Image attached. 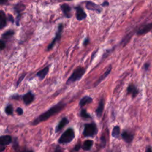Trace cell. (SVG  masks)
<instances>
[{"label": "cell", "mask_w": 152, "mask_h": 152, "mask_svg": "<svg viewBox=\"0 0 152 152\" xmlns=\"http://www.w3.org/2000/svg\"><path fill=\"white\" fill-rule=\"evenodd\" d=\"M12 141V138L9 135H2L0 137V146H5L10 144Z\"/></svg>", "instance_id": "4fadbf2b"}, {"label": "cell", "mask_w": 152, "mask_h": 152, "mask_svg": "<svg viewBox=\"0 0 152 152\" xmlns=\"http://www.w3.org/2000/svg\"><path fill=\"white\" fill-rule=\"evenodd\" d=\"M8 20L10 22H11L12 23H14V21H15L14 20V18L13 16H12L11 14H10L8 15Z\"/></svg>", "instance_id": "f546056e"}, {"label": "cell", "mask_w": 152, "mask_h": 152, "mask_svg": "<svg viewBox=\"0 0 152 152\" xmlns=\"http://www.w3.org/2000/svg\"><path fill=\"white\" fill-rule=\"evenodd\" d=\"M61 8L65 17L69 18L71 17V8L68 4H63L62 5H61Z\"/></svg>", "instance_id": "7c38bea8"}, {"label": "cell", "mask_w": 152, "mask_h": 152, "mask_svg": "<svg viewBox=\"0 0 152 152\" xmlns=\"http://www.w3.org/2000/svg\"><path fill=\"white\" fill-rule=\"evenodd\" d=\"M15 111L18 115H21L23 113V110L21 107H17Z\"/></svg>", "instance_id": "f1b7e54d"}, {"label": "cell", "mask_w": 152, "mask_h": 152, "mask_svg": "<svg viewBox=\"0 0 152 152\" xmlns=\"http://www.w3.org/2000/svg\"><path fill=\"white\" fill-rule=\"evenodd\" d=\"M34 99V94L31 92L28 91L23 96V100L25 104L28 105L31 103Z\"/></svg>", "instance_id": "ba28073f"}, {"label": "cell", "mask_w": 152, "mask_h": 152, "mask_svg": "<svg viewBox=\"0 0 152 152\" xmlns=\"http://www.w3.org/2000/svg\"><path fill=\"white\" fill-rule=\"evenodd\" d=\"M49 70V66H46V67H45L43 69H41L40 71H39L37 74H36V76L40 80H42L45 78V77H46V75L48 74V72Z\"/></svg>", "instance_id": "2e32d148"}, {"label": "cell", "mask_w": 152, "mask_h": 152, "mask_svg": "<svg viewBox=\"0 0 152 152\" xmlns=\"http://www.w3.org/2000/svg\"><path fill=\"white\" fill-rule=\"evenodd\" d=\"M5 43L3 40H0V49L1 50H2L5 48Z\"/></svg>", "instance_id": "83f0119b"}, {"label": "cell", "mask_w": 152, "mask_h": 152, "mask_svg": "<svg viewBox=\"0 0 152 152\" xmlns=\"http://www.w3.org/2000/svg\"><path fill=\"white\" fill-rule=\"evenodd\" d=\"M65 1H73V0H65Z\"/></svg>", "instance_id": "8d00e7d4"}, {"label": "cell", "mask_w": 152, "mask_h": 152, "mask_svg": "<svg viewBox=\"0 0 152 152\" xmlns=\"http://www.w3.org/2000/svg\"><path fill=\"white\" fill-rule=\"evenodd\" d=\"M26 8V6L23 3H17L14 7L15 11L17 13V15H21L22 11H23Z\"/></svg>", "instance_id": "44dd1931"}, {"label": "cell", "mask_w": 152, "mask_h": 152, "mask_svg": "<svg viewBox=\"0 0 152 152\" xmlns=\"http://www.w3.org/2000/svg\"><path fill=\"white\" fill-rule=\"evenodd\" d=\"M85 4H86V8L88 10L96 11L97 13H99V14L102 11V7H100V6L94 3L92 1H86Z\"/></svg>", "instance_id": "8992f818"}, {"label": "cell", "mask_w": 152, "mask_h": 152, "mask_svg": "<svg viewBox=\"0 0 152 152\" xmlns=\"http://www.w3.org/2000/svg\"><path fill=\"white\" fill-rule=\"evenodd\" d=\"M66 103L63 102H60L49 108L46 112L42 113L38 117H37L31 123L33 125H36L42 122H44L48 119L51 116L58 113L65 107Z\"/></svg>", "instance_id": "6da1fadb"}, {"label": "cell", "mask_w": 152, "mask_h": 152, "mask_svg": "<svg viewBox=\"0 0 152 152\" xmlns=\"http://www.w3.org/2000/svg\"><path fill=\"white\" fill-rule=\"evenodd\" d=\"M126 91H127V94H131V96H132L133 98L135 97L138 95V93H139L138 89V88H137V87H136L134 84H129V85L128 86Z\"/></svg>", "instance_id": "30bf717a"}, {"label": "cell", "mask_w": 152, "mask_h": 152, "mask_svg": "<svg viewBox=\"0 0 152 152\" xmlns=\"http://www.w3.org/2000/svg\"><path fill=\"white\" fill-rule=\"evenodd\" d=\"M92 101H93V99L91 97H90L88 96H86L83 97L82 99H81V100H80L79 106L80 107H83L86 104L91 103Z\"/></svg>", "instance_id": "d6986e66"}, {"label": "cell", "mask_w": 152, "mask_h": 152, "mask_svg": "<svg viewBox=\"0 0 152 152\" xmlns=\"http://www.w3.org/2000/svg\"><path fill=\"white\" fill-rule=\"evenodd\" d=\"M25 75H26V74H23L19 77V78L18 79V81H17V84H16V88L18 87V86H19V84L21 83L22 80H23L24 79V78L25 77Z\"/></svg>", "instance_id": "4316f807"}, {"label": "cell", "mask_w": 152, "mask_h": 152, "mask_svg": "<svg viewBox=\"0 0 152 152\" xmlns=\"http://www.w3.org/2000/svg\"><path fill=\"white\" fill-rule=\"evenodd\" d=\"M149 66H150V64L149 63H145L144 64V69H145V70L147 71L148 69Z\"/></svg>", "instance_id": "836d02e7"}, {"label": "cell", "mask_w": 152, "mask_h": 152, "mask_svg": "<svg viewBox=\"0 0 152 152\" xmlns=\"http://www.w3.org/2000/svg\"><path fill=\"white\" fill-rule=\"evenodd\" d=\"M97 133V127L96 123L92 122L84 125L83 134L84 137H93Z\"/></svg>", "instance_id": "277c9868"}, {"label": "cell", "mask_w": 152, "mask_h": 152, "mask_svg": "<svg viewBox=\"0 0 152 152\" xmlns=\"http://www.w3.org/2000/svg\"><path fill=\"white\" fill-rule=\"evenodd\" d=\"M89 42H90V40H89V39H88V38H86V39H85V40L84 41V46H87L88 43H89Z\"/></svg>", "instance_id": "1f68e13d"}, {"label": "cell", "mask_w": 152, "mask_h": 152, "mask_svg": "<svg viewBox=\"0 0 152 152\" xmlns=\"http://www.w3.org/2000/svg\"><path fill=\"white\" fill-rule=\"evenodd\" d=\"M75 138V132L72 128H69L65 130L61 135L58 140L59 144H68L71 142Z\"/></svg>", "instance_id": "3957f363"}, {"label": "cell", "mask_w": 152, "mask_h": 152, "mask_svg": "<svg viewBox=\"0 0 152 152\" xmlns=\"http://www.w3.org/2000/svg\"><path fill=\"white\" fill-rule=\"evenodd\" d=\"M111 69H112V67H111V66L110 65V66L108 67L107 69L104 72V73H103L101 76H100L99 78L97 80V81L96 82V83H95V84H94V86H95V87H96L97 86H98V84H99L100 83H101L103 80H104V79L107 77V76L110 74V71H111Z\"/></svg>", "instance_id": "e0dca14e"}, {"label": "cell", "mask_w": 152, "mask_h": 152, "mask_svg": "<svg viewBox=\"0 0 152 152\" xmlns=\"http://www.w3.org/2000/svg\"><path fill=\"white\" fill-rule=\"evenodd\" d=\"M14 34V30H8L6 31L5 32H4L2 34V38H3L4 39H8L10 37H12Z\"/></svg>", "instance_id": "603a6c76"}, {"label": "cell", "mask_w": 152, "mask_h": 152, "mask_svg": "<svg viewBox=\"0 0 152 152\" xmlns=\"http://www.w3.org/2000/svg\"><path fill=\"white\" fill-rule=\"evenodd\" d=\"M76 10V18L78 21H81L87 17V14L84 12L83 8L80 6H77L75 7Z\"/></svg>", "instance_id": "52a82bcc"}, {"label": "cell", "mask_w": 152, "mask_h": 152, "mask_svg": "<svg viewBox=\"0 0 152 152\" xmlns=\"http://www.w3.org/2000/svg\"><path fill=\"white\" fill-rule=\"evenodd\" d=\"M104 100L103 98H102L99 102L98 107H97V109L95 110L96 114L98 118H100L102 115V113H103V111L104 109Z\"/></svg>", "instance_id": "5bb4252c"}, {"label": "cell", "mask_w": 152, "mask_h": 152, "mask_svg": "<svg viewBox=\"0 0 152 152\" xmlns=\"http://www.w3.org/2000/svg\"><path fill=\"white\" fill-rule=\"evenodd\" d=\"M8 0H0V4H1V5L5 4L8 2Z\"/></svg>", "instance_id": "e575fe53"}, {"label": "cell", "mask_w": 152, "mask_h": 152, "mask_svg": "<svg viewBox=\"0 0 152 152\" xmlns=\"http://www.w3.org/2000/svg\"><path fill=\"white\" fill-rule=\"evenodd\" d=\"M86 72V68L84 67H82L81 66H78L71 74L70 77L67 80L66 84H69L71 83H73L75 81H78L81 78L83 75Z\"/></svg>", "instance_id": "7a4b0ae2"}, {"label": "cell", "mask_w": 152, "mask_h": 152, "mask_svg": "<svg viewBox=\"0 0 152 152\" xmlns=\"http://www.w3.org/2000/svg\"><path fill=\"white\" fill-rule=\"evenodd\" d=\"M80 116L81 118L84 119H87V118H91V116L87 113V110L85 109H81L80 112Z\"/></svg>", "instance_id": "d4e9b609"}, {"label": "cell", "mask_w": 152, "mask_h": 152, "mask_svg": "<svg viewBox=\"0 0 152 152\" xmlns=\"http://www.w3.org/2000/svg\"><path fill=\"white\" fill-rule=\"evenodd\" d=\"M145 151H147V152H152V147H148L146 148Z\"/></svg>", "instance_id": "d590c367"}, {"label": "cell", "mask_w": 152, "mask_h": 152, "mask_svg": "<svg viewBox=\"0 0 152 152\" xmlns=\"http://www.w3.org/2000/svg\"><path fill=\"white\" fill-rule=\"evenodd\" d=\"M121 136L122 139L126 143H131L134 139V134L126 130H124L122 132Z\"/></svg>", "instance_id": "9c48e42d"}, {"label": "cell", "mask_w": 152, "mask_h": 152, "mask_svg": "<svg viewBox=\"0 0 152 152\" xmlns=\"http://www.w3.org/2000/svg\"><path fill=\"white\" fill-rule=\"evenodd\" d=\"M81 147H82V145H81V144L78 143V144H77V145H75L73 150H74V151H78Z\"/></svg>", "instance_id": "4dcf8cb0"}, {"label": "cell", "mask_w": 152, "mask_h": 152, "mask_svg": "<svg viewBox=\"0 0 152 152\" xmlns=\"http://www.w3.org/2000/svg\"><path fill=\"white\" fill-rule=\"evenodd\" d=\"M109 5V3L107 2V1H104L102 4L101 5L103 6V7H106V6H108Z\"/></svg>", "instance_id": "d6a6232c"}, {"label": "cell", "mask_w": 152, "mask_h": 152, "mask_svg": "<svg viewBox=\"0 0 152 152\" xmlns=\"http://www.w3.org/2000/svg\"><path fill=\"white\" fill-rule=\"evenodd\" d=\"M69 123V120L66 117H64L61 121L59 122L58 125L56 126L55 129V132H59L66 125H67Z\"/></svg>", "instance_id": "9a60e30c"}, {"label": "cell", "mask_w": 152, "mask_h": 152, "mask_svg": "<svg viewBox=\"0 0 152 152\" xmlns=\"http://www.w3.org/2000/svg\"><path fill=\"white\" fill-rule=\"evenodd\" d=\"M120 134V127L119 126H115L113 127L112 131V136L115 138L119 137Z\"/></svg>", "instance_id": "7402d4cb"}, {"label": "cell", "mask_w": 152, "mask_h": 152, "mask_svg": "<svg viewBox=\"0 0 152 152\" xmlns=\"http://www.w3.org/2000/svg\"><path fill=\"white\" fill-rule=\"evenodd\" d=\"M5 112L8 115H12L13 113V107L11 104H8L5 108Z\"/></svg>", "instance_id": "cb8c5ba5"}, {"label": "cell", "mask_w": 152, "mask_h": 152, "mask_svg": "<svg viewBox=\"0 0 152 152\" xmlns=\"http://www.w3.org/2000/svg\"><path fill=\"white\" fill-rule=\"evenodd\" d=\"M151 30H152V23L145 24L140 28H139V30L137 32V34L138 35H143L147 33Z\"/></svg>", "instance_id": "8fae6325"}, {"label": "cell", "mask_w": 152, "mask_h": 152, "mask_svg": "<svg viewBox=\"0 0 152 152\" xmlns=\"http://www.w3.org/2000/svg\"><path fill=\"white\" fill-rule=\"evenodd\" d=\"M93 144V141L91 140H87L84 141L82 145V149L84 151H88L91 149Z\"/></svg>", "instance_id": "ffe728a7"}, {"label": "cell", "mask_w": 152, "mask_h": 152, "mask_svg": "<svg viewBox=\"0 0 152 152\" xmlns=\"http://www.w3.org/2000/svg\"><path fill=\"white\" fill-rule=\"evenodd\" d=\"M63 28H64L63 24L62 23H60L58 25V30H57V31L56 33V34H55V36L54 39H53V40L51 42V43L47 47V50H51L53 48V46H55V43L58 40H59L61 39V36H62V31H63Z\"/></svg>", "instance_id": "5b68a950"}, {"label": "cell", "mask_w": 152, "mask_h": 152, "mask_svg": "<svg viewBox=\"0 0 152 152\" xmlns=\"http://www.w3.org/2000/svg\"><path fill=\"white\" fill-rule=\"evenodd\" d=\"M100 147L102 148H104L106 145V139L104 135H102L100 138Z\"/></svg>", "instance_id": "484cf974"}, {"label": "cell", "mask_w": 152, "mask_h": 152, "mask_svg": "<svg viewBox=\"0 0 152 152\" xmlns=\"http://www.w3.org/2000/svg\"><path fill=\"white\" fill-rule=\"evenodd\" d=\"M7 18L4 11H0V28L2 29L7 26Z\"/></svg>", "instance_id": "ac0fdd59"}]
</instances>
